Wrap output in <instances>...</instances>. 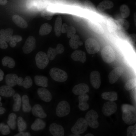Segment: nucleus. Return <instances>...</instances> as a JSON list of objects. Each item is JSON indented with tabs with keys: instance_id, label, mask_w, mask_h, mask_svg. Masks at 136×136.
I'll return each mask as SVG.
<instances>
[{
	"instance_id": "obj_56",
	"label": "nucleus",
	"mask_w": 136,
	"mask_h": 136,
	"mask_svg": "<svg viewBox=\"0 0 136 136\" xmlns=\"http://www.w3.org/2000/svg\"><path fill=\"white\" fill-rule=\"evenodd\" d=\"M4 73L3 71L0 69V81H2L4 78Z\"/></svg>"
},
{
	"instance_id": "obj_7",
	"label": "nucleus",
	"mask_w": 136,
	"mask_h": 136,
	"mask_svg": "<svg viewBox=\"0 0 136 136\" xmlns=\"http://www.w3.org/2000/svg\"><path fill=\"white\" fill-rule=\"evenodd\" d=\"M85 45L87 52L89 54L96 53L100 50L99 44L93 39L89 38L87 39L85 42Z\"/></svg>"
},
{
	"instance_id": "obj_2",
	"label": "nucleus",
	"mask_w": 136,
	"mask_h": 136,
	"mask_svg": "<svg viewBox=\"0 0 136 136\" xmlns=\"http://www.w3.org/2000/svg\"><path fill=\"white\" fill-rule=\"evenodd\" d=\"M88 124L85 118L81 117L79 118L71 129V131L74 134H81L85 131Z\"/></svg>"
},
{
	"instance_id": "obj_60",
	"label": "nucleus",
	"mask_w": 136,
	"mask_h": 136,
	"mask_svg": "<svg viewBox=\"0 0 136 136\" xmlns=\"http://www.w3.org/2000/svg\"><path fill=\"white\" fill-rule=\"evenodd\" d=\"M84 136H94V135L91 133H88L86 134Z\"/></svg>"
},
{
	"instance_id": "obj_25",
	"label": "nucleus",
	"mask_w": 136,
	"mask_h": 136,
	"mask_svg": "<svg viewBox=\"0 0 136 136\" xmlns=\"http://www.w3.org/2000/svg\"><path fill=\"white\" fill-rule=\"evenodd\" d=\"M12 19L15 23L20 28H25L28 26L26 22L22 17L18 15H14Z\"/></svg>"
},
{
	"instance_id": "obj_42",
	"label": "nucleus",
	"mask_w": 136,
	"mask_h": 136,
	"mask_svg": "<svg viewBox=\"0 0 136 136\" xmlns=\"http://www.w3.org/2000/svg\"><path fill=\"white\" fill-rule=\"evenodd\" d=\"M32 85V81L29 76H26L23 81L22 86L25 88L27 89L31 87Z\"/></svg>"
},
{
	"instance_id": "obj_6",
	"label": "nucleus",
	"mask_w": 136,
	"mask_h": 136,
	"mask_svg": "<svg viewBox=\"0 0 136 136\" xmlns=\"http://www.w3.org/2000/svg\"><path fill=\"white\" fill-rule=\"evenodd\" d=\"M35 59L37 66L40 69H45L49 63V59L47 55L43 51L38 52L36 55Z\"/></svg>"
},
{
	"instance_id": "obj_57",
	"label": "nucleus",
	"mask_w": 136,
	"mask_h": 136,
	"mask_svg": "<svg viewBox=\"0 0 136 136\" xmlns=\"http://www.w3.org/2000/svg\"><path fill=\"white\" fill-rule=\"evenodd\" d=\"M5 112L6 109L4 108L0 107V115L4 114Z\"/></svg>"
},
{
	"instance_id": "obj_35",
	"label": "nucleus",
	"mask_w": 136,
	"mask_h": 136,
	"mask_svg": "<svg viewBox=\"0 0 136 136\" xmlns=\"http://www.w3.org/2000/svg\"><path fill=\"white\" fill-rule=\"evenodd\" d=\"M52 29V27L50 24L47 23H45L40 27L39 34L41 36L46 35L50 33Z\"/></svg>"
},
{
	"instance_id": "obj_61",
	"label": "nucleus",
	"mask_w": 136,
	"mask_h": 136,
	"mask_svg": "<svg viewBox=\"0 0 136 136\" xmlns=\"http://www.w3.org/2000/svg\"><path fill=\"white\" fill-rule=\"evenodd\" d=\"M2 103L1 102H0V107L2 106Z\"/></svg>"
},
{
	"instance_id": "obj_1",
	"label": "nucleus",
	"mask_w": 136,
	"mask_h": 136,
	"mask_svg": "<svg viewBox=\"0 0 136 136\" xmlns=\"http://www.w3.org/2000/svg\"><path fill=\"white\" fill-rule=\"evenodd\" d=\"M49 74L53 80L58 82H64L68 78L67 74L65 71L56 67L51 68L50 70Z\"/></svg>"
},
{
	"instance_id": "obj_32",
	"label": "nucleus",
	"mask_w": 136,
	"mask_h": 136,
	"mask_svg": "<svg viewBox=\"0 0 136 136\" xmlns=\"http://www.w3.org/2000/svg\"><path fill=\"white\" fill-rule=\"evenodd\" d=\"M62 22L61 17L59 15L57 16L56 19L54 26L55 34L57 37L60 36L61 35Z\"/></svg>"
},
{
	"instance_id": "obj_18",
	"label": "nucleus",
	"mask_w": 136,
	"mask_h": 136,
	"mask_svg": "<svg viewBox=\"0 0 136 136\" xmlns=\"http://www.w3.org/2000/svg\"><path fill=\"white\" fill-rule=\"evenodd\" d=\"M89 98V95L86 93L80 95L79 96L78 107L81 110L85 111L89 108V105L87 103Z\"/></svg>"
},
{
	"instance_id": "obj_41",
	"label": "nucleus",
	"mask_w": 136,
	"mask_h": 136,
	"mask_svg": "<svg viewBox=\"0 0 136 136\" xmlns=\"http://www.w3.org/2000/svg\"><path fill=\"white\" fill-rule=\"evenodd\" d=\"M136 85V80L134 78L130 79L128 81L125 83L124 88L127 90L128 91L134 87Z\"/></svg>"
},
{
	"instance_id": "obj_21",
	"label": "nucleus",
	"mask_w": 136,
	"mask_h": 136,
	"mask_svg": "<svg viewBox=\"0 0 136 136\" xmlns=\"http://www.w3.org/2000/svg\"><path fill=\"white\" fill-rule=\"evenodd\" d=\"M18 78V76L15 74H7L5 78V82L7 85L11 87L16 85L17 84Z\"/></svg>"
},
{
	"instance_id": "obj_55",
	"label": "nucleus",
	"mask_w": 136,
	"mask_h": 136,
	"mask_svg": "<svg viewBox=\"0 0 136 136\" xmlns=\"http://www.w3.org/2000/svg\"><path fill=\"white\" fill-rule=\"evenodd\" d=\"M23 79L22 78L20 77L18 78L17 81V84L19 86H22Z\"/></svg>"
},
{
	"instance_id": "obj_62",
	"label": "nucleus",
	"mask_w": 136,
	"mask_h": 136,
	"mask_svg": "<svg viewBox=\"0 0 136 136\" xmlns=\"http://www.w3.org/2000/svg\"><path fill=\"white\" fill-rule=\"evenodd\" d=\"M1 100V97L0 96V101Z\"/></svg>"
},
{
	"instance_id": "obj_5",
	"label": "nucleus",
	"mask_w": 136,
	"mask_h": 136,
	"mask_svg": "<svg viewBox=\"0 0 136 136\" xmlns=\"http://www.w3.org/2000/svg\"><path fill=\"white\" fill-rule=\"evenodd\" d=\"M70 111V106L68 103L65 100L61 101L59 103L56 110V115L60 117H62L67 115Z\"/></svg>"
},
{
	"instance_id": "obj_8",
	"label": "nucleus",
	"mask_w": 136,
	"mask_h": 136,
	"mask_svg": "<svg viewBox=\"0 0 136 136\" xmlns=\"http://www.w3.org/2000/svg\"><path fill=\"white\" fill-rule=\"evenodd\" d=\"M117 109V105L116 103L112 101H109L104 104L102 111L104 115L109 116L115 113Z\"/></svg>"
},
{
	"instance_id": "obj_13",
	"label": "nucleus",
	"mask_w": 136,
	"mask_h": 136,
	"mask_svg": "<svg viewBox=\"0 0 136 136\" xmlns=\"http://www.w3.org/2000/svg\"><path fill=\"white\" fill-rule=\"evenodd\" d=\"M49 131L53 136H64V130L61 125L56 123L51 124L49 127Z\"/></svg>"
},
{
	"instance_id": "obj_46",
	"label": "nucleus",
	"mask_w": 136,
	"mask_h": 136,
	"mask_svg": "<svg viewBox=\"0 0 136 136\" xmlns=\"http://www.w3.org/2000/svg\"><path fill=\"white\" fill-rule=\"evenodd\" d=\"M127 136H136V124L128 127L127 129Z\"/></svg>"
},
{
	"instance_id": "obj_19",
	"label": "nucleus",
	"mask_w": 136,
	"mask_h": 136,
	"mask_svg": "<svg viewBox=\"0 0 136 136\" xmlns=\"http://www.w3.org/2000/svg\"><path fill=\"white\" fill-rule=\"evenodd\" d=\"M32 112L34 116L41 118H45L47 116V114L42 107L39 104H36L34 106L32 109Z\"/></svg>"
},
{
	"instance_id": "obj_30",
	"label": "nucleus",
	"mask_w": 136,
	"mask_h": 136,
	"mask_svg": "<svg viewBox=\"0 0 136 136\" xmlns=\"http://www.w3.org/2000/svg\"><path fill=\"white\" fill-rule=\"evenodd\" d=\"M101 97L104 99L113 101L117 100V94L114 91L104 92L101 94Z\"/></svg>"
},
{
	"instance_id": "obj_38",
	"label": "nucleus",
	"mask_w": 136,
	"mask_h": 136,
	"mask_svg": "<svg viewBox=\"0 0 136 136\" xmlns=\"http://www.w3.org/2000/svg\"><path fill=\"white\" fill-rule=\"evenodd\" d=\"M120 10L123 18H127L130 14V10L128 6L125 4L122 5L120 7Z\"/></svg>"
},
{
	"instance_id": "obj_52",
	"label": "nucleus",
	"mask_w": 136,
	"mask_h": 136,
	"mask_svg": "<svg viewBox=\"0 0 136 136\" xmlns=\"http://www.w3.org/2000/svg\"><path fill=\"white\" fill-rule=\"evenodd\" d=\"M68 26L66 23H64L62 25L61 32L62 33H66Z\"/></svg>"
},
{
	"instance_id": "obj_27",
	"label": "nucleus",
	"mask_w": 136,
	"mask_h": 136,
	"mask_svg": "<svg viewBox=\"0 0 136 136\" xmlns=\"http://www.w3.org/2000/svg\"><path fill=\"white\" fill-rule=\"evenodd\" d=\"M114 6L113 2L109 0H104L99 3L97 7L98 11L103 12L107 9H110Z\"/></svg>"
},
{
	"instance_id": "obj_39",
	"label": "nucleus",
	"mask_w": 136,
	"mask_h": 136,
	"mask_svg": "<svg viewBox=\"0 0 136 136\" xmlns=\"http://www.w3.org/2000/svg\"><path fill=\"white\" fill-rule=\"evenodd\" d=\"M17 125L18 130L20 132L23 131L26 127V122L21 117L19 116L17 118Z\"/></svg>"
},
{
	"instance_id": "obj_14",
	"label": "nucleus",
	"mask_w": 136,
	"mask_h": 136,
	"mask_svg": "<svg viewBox=\"0 0 136 136\" xmlns=\"http://www.w3.org/2000/svg\"><path fill=\"white\" fill-rule=\"evenodd\" d=\"M90 81L94 88H98L101 85L100 76L99 72L96 71L91 72L90 75Z\"/></svg>"
},
{
	"instance_id": "obj_16",
	"label": "nucleus",
	"mask_w": 136,
	"mask_h": 136,
	"mask_svg": "<svg viewBox=\"0 0 136 136\" xmlns=\"http://www.w3.org/2000/svg\"><path fill=\"white\" fill-rule=\"evenodd\" d=\"M37 93L40 98L45 102H50L52 99V95L50 92L44 87L39 88L37 90Z\"/></svg>"
},
{
	"instance_id": "obj_51",
	"label": "nucleus",
	"mask_w": 136,
	"mask_h": 136,
	"mask_svg": "<svg viewBox=\"0 0 136 136\" xmlns=\"http://www.w3.org/2000/svg\"><path fill=\"white\" fill-rule=\"evenodd\" d=\"M35 5V1H27L26 3V6L28 9H30Z\"/></svg>"
},
{
	"instance_id": "obj_43",
	"label": "nucleus",
	"mask_w": 136,
	"mask_h": 136,
	"mask_svg": "<svg viewBox=\"0 0 136 136\" xmlns=\"http://www.w3.org/2000/svg\"><path fill=\"white\" fill-rule=\"evenodd\" d=\"M0 131L3 135H7L10 132V128L9 126L4 123H0Z\"/></svg>"
},
{
	"instance_id": "obj_11",
	"label": "nucleus",
	"mask_w": 136,
	"mask_h": 136,
	"mask_svg": "<svg viewBox=\"0 0 136 136\" xmlns=\"http://www.w3.org/2000/svg\"><path fill=\"white\" fill-rule=\"evenodd\" d=\"M123 71V68L121 66L117 67L112 70L109 75V82L111 84L115 83L122 75Z\"/></svg>"
},
{
	"instance_id": "obj_28",
	"label": "nucleus",
	"mask_w": 136,
	"mask_h": 136,
	"mask_svg": "<svg viewBox=\"0 0 136 136\" xmlns=\"http://www.w3.org/2000/svg\"><path fill=\"white\" fill-rule=\"evenodd\" d=\"M13 30L10 28H7L5 29H2L0 31L1 35L8 43L9 42L13 36Z\"/></svg>"
},
{
	"instance_id": "obj_24",
	"label": "nucleus",
	"mask_w": 136,
	"mask_h": 136,
	"mask_svg": "<svg viewBox=\"0 0 136 136\" xmlns=\"http://www.w3.org/2000/svg\"><path fill=\"white\" fill-rule=\"evenodd\" d=\"M45 122L41 119L38 118L35 119L31 126L32 130L37 131L44 129L46 126Z\"/></svg>"
},
{
	"instance_id": "obj_4",
	"label": "nucleus",
	"mask_w": 136,
	"mask_h": 136,
	"mask_svg": "<svg viewBox=\"0 0 136 136\" xmlns=\"http://www.w3.org/2000/svg\"><path fill=\"white\" fill-rule=\"evenodd\" d=\"M101 54L103 60L108 63H111L115 59L114 51L110 46L107 45L105 46L102 50Z\"/></svg>"
},
{
	"instance_id": "obj_23",
	"label": "nucleus",
	"mask_w": 136,
	"mask_h": 136,
	"mask_svg": "<svg viewBox=\"0 0 136 136\" xmlns=\"http://www.w3.org/2000/svg\"><path fill=\"white\" fill-rule=\"evenodd\" d=\"M88 25L91 29L95 32L99 34L104 33V31L102 26L98 23L93 21H89Z\"/></svg>"
},
{
	"instance_id": "obj_34",
	"label": "nucleus",
	"mask_w": 136,
	"mask_h": 136,
	"mask_svg": "<svg viewBox=\"0 0 136 136\" xmlns=\"http://www.w3.org/2000/svg\"><path fill=\"white\" fill-rule=\"evenodd\" d=\"M2 63L3 66H7L10 68H13L15 65V62L14 60L8 56H5L3 58Z\"/></svg>"
},
{
	"instance_id": "obj_40",
	"label": "nucleus",
	"mask_w": 136,
	"mask_h": 136,
	"mask_svg": "<svg viewBox=\"0 0 136 136\" xmlns=\"http://www.w3.org/2000/svg\"><path fill=\"white\" fill-rule=\"evenodd\" d=\"M22 38L19 35H14L12 36L9 41V45L11 47L14 48L15 47L17 43L21 41Z\"/></svg>"
},
{
	"instance_id": "obj_10",
	"label": "nucleus",
	"mask_w": 136,
	"mask_h": 136,
	"mask_svg": "<svg viewBox=\"0 0 136 136\" xmlns=\"http://www.w3.org/2000/svg\"><path fill=\"white\" fill-rule=\"evenodd\" d=\"M64 46L60 44H58L55 48L49 47L48 50L47 54L49 59L51 60H53L57 54L62 53L64 51Z\"/></svg>"
},
{
	"instance_id": "obj_53",
	"label": "nucleus",
	"mask_w": 136,
	"mask_h": 136,
	"mask_svg": "<svg viewBox=\"0 0 136 136\" xmlns=\"http://www.w3.org/2000/svg\"><path fill=\"white\" fill-rule=\"evenodd\" d=\"M14 136H31V135L28 132H21L15 135Z\"/></svg>"
},
{
	"instance_id": "obj_49",
	"label": "nucleus",
	"mask_w": 136,
	"mask_h": 136,
	"mask_svg": "<svg viewBox=\"0 0 136 136\" xmlns=\"http://www.w3.org/2000/svg\"><path fill=\"white\" fill-rule=\"evenodd\" d=\"M8 47V44L6 41L0 35V48L3 49H5Z\"/></svg>"
},
{
	"instance_id": "obj_26",
	"label": "nucleus",
	"mask_w": 136,
	"mask_h": 136,
	"mask_svg": "<svg viewBox=\"0 0 136 136\" xmlns=\"http://www.w3.org/2000/svg\"><path fill=\"white\" fill-rule=\"evenodd\" d=\"M34 81L37 85L44 88L48 86V78L46 77L41 75H36L34 77Z\"/></svg>"
},
{
	"instance_id": "obj_3",
	"label": "nucleus",
	"mask_w": 136,
	"mask_h": 136,
	"mask_svg": "<svg viewBox=\"0 0 136 136\" xmlns=\"http://www.w3.org/2000/svg\"><path fill=\"white\" fill-rule=\"evenodd\" d=\"M98 117L97 112L92 109L88 111L85 116V119L88 125L91 128L95 129L99 126V123L97 120Z\"/></svg>"
},
{
	"instance_id": "obj_22",
	"label": "nucleus",
	"mask_w": 136,
	"mask_h": 136,
	"mask_svg": "<svg viewBox=\"0 0 136 136\" xmlns=\"http://www.w3.org/2000/svg\"><path fill=\"white\" fill-rule=\"evenodd\" d=\"M70 47L74 49H76L83 45L82 41L80 40L79 36L77 35H75L71 38L69 42Z\"/></svg>"
},
{
	"instance_id": "obj_31",
	"label": "nucleus",
	"mask_w": 136,
	"mask_h": 136,
	"mask_svg": "<svg viewBox=\"0 0 136 136\" xmlns=\"http://www.w3.org/2000/svg\"><path fill=\"white\" fill-rule=\"evenodd\" d=\"M14 102L13 105V110L15 112L19 111L20 109L21 102L20 95L18 93L15 94L13 96Z\"/></svg>"
},
{
	"instance_id": "obj_54",
	"label": "nucleus",
	"mask_w": 136,
	"mask_h": 136,
	"mask_svg": "<svg viewBox=\"0 0 136 136\" xmlns=\"http://www.w3.org/2000/svg\"><path fill=\"white\" fill-rule=\"evenodd\" d=\"M46 6V4L44 2H41L38 6V9L39 11L42 10Z\"/></svg>"
},
{
	"instance_id": "obj_29",
	"label": "nucleus",
	"mask_w": 136,
	"mask_h": 136,
	"mask_svg": "<svg viewBox=\"0 0 136 136\" xmlns=\"http://www.w3.org/2000/svg\"><path fill=\"white\" fill-rule=\"evenodd\" d=\"M117 29L123 30H127L129 27V24L128 21L124 18L117 20L116 21Z\"/></svg>"
},
{
	"instance_id": "obj_48",
	"label": "nucleus",
	"mask_w": 136,
	"mask_h": 136,
	"mask_svg": "<svg viewBox=\"0 0 136 136\" xmlns=\"http://www.w3.org/2000/svg\"><path fill=\"white\" fill-rule=\"evenodd\" d=\"M121 108L122 111L125 110H128L135 113V108L132 105L127 104H124L122 105Z\"/></svg>"
},
{
	"instance_id": "obj_47",
	"label": "nucleus",
	"mask_w": 136,
	"mask_h": 136,
	"mask_svg": "<svg viewBox=\"0 0 136 136\" xmlns=\"http://www.w3.org/2000/svg\"><path fill=\"white\" fill-rule=\"evenodd\" d=\"M76 32V30L74 27L68 26L66 32L67 37L68 38H71L75 34Z\"/></svg>"
},
{
	"instance_id": "obj_36",
	"label": "nucleus",
	"mask_w": 136,
	"mask_h": 136,
	"mask_svg": "<svg viewBox=\"0 0 136 136\" xmlns=\"http://www.w3.org/2000/svg\"><path fill=\"white\" fill-rule=\"evenodd\" d=\"M106 25L108 30L110 32H115L117 29L116 21L111 18L108 19L106 22Z\"/></svg>"
},
{
	"instance_id": "obj_45",
	"label": "nucleus",
	"mask_w": 136,
	"mask_h": 136,
	"mask_svg": "<svg viewBox=\"0 0 136 136\" xmlns=\"http://www.w3.org/2000/svg\"><path fill=\"white\" fill-rule=\"evenodd\" d=\"M115 32L117 36L121 39L125 40L128 37L127 34L125 30L117 29Z\"/></svg>"
},
{
	"instance_id": "obj_20",
	"label": "nucleus",
	"mask_w": 136,
	"mask_h": 136,
	"mask_svg": "<svg viewBox=\"0 0 136 136\" xmlns=\"http://www.w3.org/2000/svg\"><path fill=\"white\" fill-rule=\"evenodd\" d=\"M14 90L8 85H3L0 87V95L6 97H11L15 94Z\"/></svg>"
},
{
	"instance_id": "obj_59",
	"label": "nucleus",
	"mask_w": 136,
	"mask_h": 136,
	"mask_svg": "<svg viewBox=\"0 0 136 136\" xmlns=\"http://www.w3.org/2000/svg\"><path fill=\"white\" fill-rule=\"evenodd\" d=\"M69 136H81L79 134H71L69 135Z\"/></svg>"
},
{
	"instance_id": "obj_12",
	"label": "nucleus",
	"mask_w": 136,
	"mask_h": 136,
	"mask_svg": "<svg viewBox=\"0 0 136 136\" xmlns=\"http://www.w3.org/2000/svg\"><path fill=\"white\" fill-rule=\"evenodd\" d=\"M122 111V119L125 123L128 125H131L136 122V117L135 113L126 110Z\"/></svg>"
},
{
	"instance_id": "obj_37",
	"label": "nucleus",
	"mask_w": 136,
	"mask_h": 136,
	"mask_svg": "<svg viewBox=\"0 0 136 136\" xmlns=\"http://www.w3.org/2000/svg\"><path fill=\"white\" fill-rule=\"evenodd\" d=\"M16 115L14 113L10 114L8 116V120L7 123L10 128L12 129H14L16 127Z\"/></svg>"
},
{
	"instance_id": "obj_33",
	"label": "nucleus",
	"mask_w": 136,
	"mask_h": 136,
	"mask_svg": "<svg viewBox=\"0 0 136 136\" xmlns=\"http://www.w3.org/2000/svg\"><path fill=\"white\" fill-rule=\"evenodd\" d=\"M22 108L23 111L25 112H28L31 110V107L29 103V98L26 95H24L22 97Z\"/></svg>"
},
{
	"instance_id": "obj_15",
	"label": "nucleus",
	"mask_w": 136,
	"mask_h": 136,
	"mask_svg": "<svg viewBox=\"0 0 136 136\" xmlns=\"http://www.w3.org/2000/svg\"><path fill=\"white\" fill-rule=\"evenodd\" d=\"M89 90V87L86 84L81 83L75 85L72 89V91L75 94L80 95L86 93Z\"/></svg>"
},
{
	"instance_id": "obj_44",
	"label": "nucleus",
	"mask_w": 136,
	"mask_h": 136,
	"mask_svg": "<svg viewBox=\"0 0 136 136\" xmlns=\"http://www.w3.org/2000/svg\"><path fill=\"white\" fill-rule=\"evenodd\" d=\"M41 16L43 18L47 20H50L52 18L53 14L48 10H45L41 13Z\"/></svg>"
},
{
	"instance_id": "obj_50",
	"label": "nucleus",
	"mask_w": 136,
	"mask_h": 136,
	"mask_svg": "<svg viewBox=\"0 0 136 136\" xmlns=\"http://www.w3.org/2000/svg\"><path fill=\"white\" fill-rule=\"evenodd\" d=\"M128 40L132 43H134L136 41V34L135 33L129 35L127 37Z\"/></svg>"
},
{
	"instance_id": "obj_17",
	"label": "nucleus",
	"mask_w": 136,
	"mask_h": 136,
	"mask_svg": "<svg viewBox=\"0 0 136 136\" xmlns=\"http://www.w3.org/2000/svg\"><path fill=\"white\" fill-rule=\"evenodd\" d=\"M71 57L73 60L79 61L83 63L86 61V57L85 53L80 50H75L72 54Z\"/></svg>"
},
{
	"instance_id": "obj_9",
	"label": "nucleus",
	"mask_w": 136,
	"mask_h": 136,
	"mask_svg": "<svg viewBox=\"0 0 136 136\" xmlns=\"http://www.w3.org/2000/svg\"><path fill=\"white\" fill-rule=\"evenodd\" d=\"M36 40L35 37L30 36L26 40L23 45L22 49L24 53L28 54L33 51L35 48Z\"/></svg>"
},
{
	"instance_id": "obj_58",
	"label": "nucleus",
	"mask_w": 136,
	"mask_h": 136,
	"mask_svg": "<svg viewBox=\"0 0 136 136\" xmlns=\"http://www.w3.org/2000/svg\"><path fill=\"white\" fill-rule=\"evenodd\" d=\"M7 2V1L6 0H0V5H4Z\"/></svg>"
}]
</instances>
